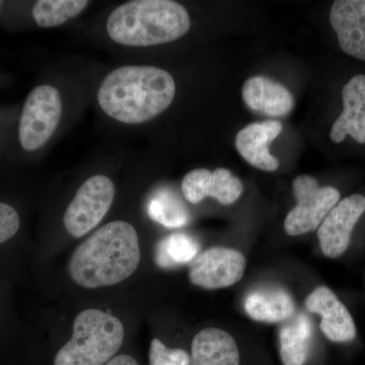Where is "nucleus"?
Here are the masks:
<instances>
[{"label": "nucleus", "instance_id": "1", "mask_svg": "<svg viewBox=\"0 0 365 365\" xmlns=\"http://www.w3.org/2000/svg\"><path fill=\"white\" fill-rule=\"evenodd\" d=\"M176 96L172 74L155 66H127L108 73L98 90L101 109L124 124H141L165 112Z\"/></svg>", "mask_w": 365, "mask_h": 365}, {"label": "nucleus", "instance_id": "2", "mask_svg": "<svg viewBox=\"0 0 365 365\" xmlns=\"http://www.w3.org/2000/svg\"><path fill=\"white\" fill-rule=\"evenodd\" d=\"M140 262L138 235L131 223L116 220L103 225L72 253L71 279L79 287H112L130 277Z\"/></svg>", "mask_w": 365, "mask_h": 365}, {"label": "nucleus", "instance_id": "3", "mask_svg": "<svg viewBox=\"0 0 365 365\" xmlns=\"http://www.w3.org/2000/svg\"><path fill=\"white\" fill-rule=\"evenodd\" d=\"M106 28L117 44L150 47L181 39L191 28V19L179 2L132 0L110 14Z\"/></svg>", "mask_w": 365, "mask_h": 365}, {"label": "nucleus", "instance_id": "4", "mask_svg": "<svg viewBox=\"0 0 365 365\" xmlns=\"http://www.w3.org/2000/svg\"><path fill=\"white\" fill-rule=\"evenodd\" d=\"M123 324L100 309H88L74 319L71 340L60 348L54 365H105L123 344Z\"/></svg>", "mask_w": 365, "mask_h": 365}, {"label": "nucleus", "instance_id": "5", "mask_svg": "<svg viewBox=\"0 0 365 365\" xmlns=\"http://www.w3.org/2000/svg\"><path fill=\"white\" fill-rule=\"evenodd\" d=\"M61 95L51 85L36 86L26 98L16 124V140L21 155H33L51 139L61 120Z\"/></svg>", "mask_w": 365, "mask_h": 365}, {"label": "nucleus", "instance_id": "6", "mask_svg": "<svg viewBox=\"0 0 365 365\" xmlns=\"http://www.w3.org/2000/svg\"><path fill=\"white\" fill-rule=\"evenodd\" d=\"M114 182L105 175H95L78 190L63 216L64 227L71 237L88 235L104 220L115 198Z\"/></svg>", "mask_w": 365, "mask_h": 365}, {"label": "nucleus", "instance_id": "7", "mask_svg": "<svg viewBox=\"0 0 365 365\" xmlns=\"http://www.w3.org/2000/svg\"><path fill=\"white\" fill-rule=\"evenodd\" d=\"M294 193L297 205L285 218L288 235L295 237L313 232L340 201V192L334 187L319 186L314 177L300 175L295 178Z\"/></svg>", "mask_w": 365, "mask_h": 365}, {"label": "nucleus", "instance_id": "8", "mask_svg": "<svg viewBox=\"0 0 365 365\" xmlns=\"http://www.w3.org/2000/svg\"><path fill=\"white\" fill-rule=\"evenodd\" d=\"M246 270V258L234 249L213 247L192 262L189 279L196 287L220 289L239 282Z\"/></svg>", "mask_w": 365, "mask_h": 365}, {"label": "nucleus", "instance_id": "9", "mask_svg": "<svg viewBox=\"0 0 365 365\" xmlns=\"http://www.w3.org/2000/svg\"><path fill=\"white\" fill-rule=\"evenodd\" d=\"M365 211V197L353 194L339 201L321 223L318 230L319 246L326 257L338 258L345 253L353 228Z\"/></svg>", "mask_w": 365, "mask_h": 365}, {"label": "nucleus", "instance_id": "10", "mask_svg": "<svg viewBox=\"0 0 365 365\" xmlns=\"http://www.w3.org/2000/svg\"><path fill=\"white\" fill-rule=\"evenodd\" d=\"M182 193L186 200L198 204L206 197H212L222 205L235 203L242 195V182L230 170L220 168L211 172L207 169H195L182 179Z\"/></svg>", "mask_w": 365, "mask_h": 365}, {"label": "nucleus", "instance_id": "11", "mask_svg": "<svg viewBox=\"0 0 365 365\" xmlns=\"http://www.w3.org/2000/svg\"><path fill=\"white\" fill-rule=\"evenodd\" d=\"M311 313L322 318L319 328L329 340L336 343L350 342L356 336V327L347 307L330 288L317 287L306 299Z\"/></svg>", "mask_w": 365, "mask_h": 365}, {"label": "nucleus", "instance_id": "12", "mask_svg": "<svg viewBox=\"0 0 365 365\" xmlns=\"http://www.w3.org/2000/svg\"><path fill=\"white\" fill-rule=\"evenodd\" d=\"M330 21L343 52L365 61V0H337Z\"/></svg>", "mask_w": 365, "mask_h": 365}, {"label": "nucleus", "instance_id": "13", "mask_svg": "<svg viewBox=\"0 0 365 365\" xmlns=\"http://www.w3.org/2000/svg\"><path fill=\"white\" fill-rule=\"evenodd\" d=\"M343 111L330 132L333 143H341L350 136L365 144V74L353 76L342 88Z\"/></svg>", "mask_w": 365, "mask_h": 365}, {"label": "nucleus", "instance_id": "14", "mask_svg": "<svg viewBox=\"0 0 365 365\" xmlns=\"http://www.w3.org/2000/svg\"><path fill=\"white\" fill-rule=\"evenodd\" d=\"M282 131V124L276 120L252 123L235 136V148L240 155L256 169L274 172L279 167L269 146Z\"/></svg>", "mask_w": 365, "mask_h": 365}, {"label": "nucleus", "instance_id": "15", "mask_svg": "<svg viewBox=\"0 0 365 365\" xmlns=\"http://www.w3.org/2000/svg\"><path fill=\"white\" fill-rule=\"evenodd\" d=\"M242 98L252 111L270 117H284L294 108V97L284 86L265 78L253 76L242 86Z\"/></svg>", "mask_w": 365, "mask_h": 365}, {"label": "nucleus", "instance_id": "16", "mask_svg": "<svg viewBox=\"0 0 365 365\" xmlns=\"http://www.w3.org/2000/svg\"><path fill=\"white\" fill-rule=\"evenodd\" d=\"M191 365H242L239 346L230 333L217 328L200 331L192 340Z\"/></svg>", "mask_w": 365, "mask_h": 365}, {"label": "nucleus", "instance_id": "17", "mask_svg": "<svg viewBox=\"0 0 365 365\" xmlns=\"http://www.w3.org/2000/svg\"><path fill=\"white\" fill-rule=\"evenodd\" d=\"M245 311L252 319L262 323H281L295 313L294 300L281 287H262L250 292L245 299Z\"/></svg>", "mask_w": 365, "mask_h": 365}, {"label": "nucleus", "instance_id": "18", "mask_svg": "<svg viewBox=\"0 0 365 365\" xmlns=\"http://www.w3.org/2000/svg\"><path fill=\"white\" fill-rule=\"evenodd\" d=\"M313 346V326L304 313L294 314L281 326L279 355L282 365H307Z\"/></svg>", "mask_w": 365, "mask_h": 365}, {"label": "nucleus", "instance_id": "19", "mask_svg": "<svg viewBox=\"0 0 365 365\" xmlns=\"http://www.w3.org/2000/svg\"><path fill=\"white\" fill-rule=\"evenodd\" d=\"M199 250L198 242L190 235L172 234L158 242L155 262L160 268H178L195 260Z\"/></svg>", "mask_w": 365, "mask_h": 365}, {"label": "nucleus", "instance_id": "20", "mask_svg": "<svg viewBox=\"0 0 365 365\" xmlns=\"http://www.w3.org/2000/svg\"><path fill=\"white\" fill-rule=\"evenodd\" d=\"M88 4L86 0H39L31 7V18L39 28H55L79 16Z\"/></svg>", "mask_w": 365, "mask_h": 365}, {"label": "nucleus", "instance_id": "21", "mask_svg": "<svg viewBox=\"0 0 365 365\" xmlns=\"http://www.w3.org/2000/svg\"><path fill=\"white\" fill-rule=\"evenodd\" d=\"M148 210L151 220L167 227H184L189 222L188 210L170 190H160L151 197Z\"/></svg>", "mask_w": 365, "mask_h": 365}, {"label": "nucleus", "instance_id": "22", "mask_svg": "<svg viewBox=\"0 0 365 365\" xmlns=\"http://www.w3.org/2000/svg\"><path fill=\"white\" fill-rule=\"evenodd\" d=\"M150 365H191V357L184 349L167 347L155 338L150 343Z\"/></svg>", "mask_w": 365, "mask_h": 365}, {"label": "nucleus", "instance_id": "23", "mask_svg": "<svg viewBox=\"0 0 365 365\" xmlns=\"http://www.w3.org/2000/svg\"><path fill=\"white\" fill-rule=\"evenodd\" d=\"M21 227L20 211L13 204L0 200V245L14 239Z\"/></svg>", "mask_w": 365, "mask_h": 365}, {"label": "nucleus", "instance_id": "24", "mask_svg": "<svg viewBox=\"0 0 365 365\" xmlns=\"http://www.w3.org/2000/svg\"><path fill=\"white\" fill-rule=\"evenodd\" d=\"M105 365H139L138 362L136 361L133 357L130 355L121 354L117 355V356L113 357L108 364Z\"/></svg>", "mask_w": 365, "mask_h": 365}, {"label": "nucleus", "instance_id": "25", "mask_svg": "<svg viewBox=\"0 0 365 365\" xmlns=\"http://www.w3.org/2000/svg\"><path fill=\"white\" fill-rule=\"evenodd\" d=\"M11 118L9 116V112L1 111L0 110V148L2 145V138H4V127L7 126V122H9V119ZM1 151V150H0Z\"/></svg>", "mask_w": 365, "mask_h": 365}, {"label": "nucleus", "instance_id": "26", "mask_svg": "<svg viewBox=\"0 0 365 365\" xmlns=\"http://www.w3.org/2000/svg\"><path fill=\"white\" fill-rule=\"evenodd\" d=\"M6 6V2L0 1V16H1L2 13H4V7Z\"/></svg>", "mask_w": 365, "mask_h": 365}, {"label": "nucleus", "instance_id": "27", "mask_svg": "<svg viewBox=\"0 0 365 365\" xmlns=\"http://www.w3.org/2000/svg\"><path fill=\"white\" fill-rule=\"evenodd\" d=\"M4 81V78H2L1 76H0V85H1L2 83Z\"/></svg>", "mask_w": 365, "mask_h": 365}]
</instances>
